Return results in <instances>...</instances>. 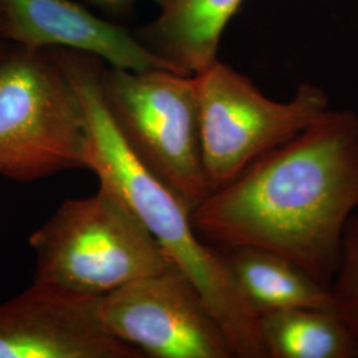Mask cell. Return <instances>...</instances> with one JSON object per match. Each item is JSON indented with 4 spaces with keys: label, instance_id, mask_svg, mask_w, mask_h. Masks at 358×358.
<instances>
[{
    "label": "cell",
    "instance_id": "6da1fadb",
    "mask_svg": "<svg viewBox=\"0 0 358 358\" xmlns=\"http://www.w3.org/2000/svg\"><path fill=\"white\" fill-rule=\"evenodd\" d=\"M357 210L358 115L329 109L211 192L192 217L207 243L275 251L329 288Z\"/></svg>",
    "mask_w": 358,
    "mask_h": 358
},
{
    "label": "cell",
    "instance_id": "7a4b0ae2",
    "mask_svg": "<svg viewBox=\"0 0 358 358\" xmlns=\"http://www.w3.org/2000/svg\"><path fill=\"white\" fill-rule=\"evenodd\" d=\"M52 50L85 112V169L127 203L169 260L194 284L226 334L234 357H267L260 317L244 299L222 250L210 247L198 235L187 206L142 165L120 134L100 90L99 78L105 63L88 53Z\"/></svg>",
    "mask_w": 358,
    "mask_h": 358
},
{
    "label": "cell",
    "instance_id": "3957f363",
    "mask_svg": "<svg viewBox=\"0 0 358 358\" xmlns=\"http://www.w3.org/2000/svg\"><path fill=\"white\" fill-rule=\"evenodd\" d=\"M29 245L34 282L85 297H103L173 266L127 203L101 185L93 195L63 202Z\"/></svg>",
    "mask_w": 358,
    "mask_h": 358
},
{
    "label": "cell",
    "instance_id": "277c9868",
    "mask_svg": "<svg viewBox=\"0 0 358 358\" xmlns=\"http://www.w3.org/2000/svg\"><path fill=\"white\" fill-rule=\"evenodd\" d=\"M83 103L52 48L10 44L0 59V176L34 182L85 169Z\"/></svg>",
    "mask_w": 358,
    "mask_h": 358
},
{
    "label": "cell",
    "instance_id": "5b68a950",
    "mask_svg": "<svg viewBox=\"0 0 358 358\" xmlns=\"http://www.w3.org/2000/svg\"><path fill=\"white\" fill-rule=\"evenodd\" d=\"M99 81L105 105L131 153L192 214L213 192L203 165L195 77L103 64Z\"/></svg>",
    "mask_w": 358,
    "mask_h": 358
},
{
    "label": "cell",
    "instance_id": "8992f818",
    "mask_svg": "<svg viewBox=\"0 0 358 358\" xmlns=\"http://www.w3.org/2000/svg\"><path fill=\"white\" fill-rule=\"evenodd\" d=\"M194 77L203 165L213 192L329 110V99L317 85L303 83L291 100L275 101L219 59Z\"/></svg>",
    "mask_w": 358,
    "mask_h": 358
},
{
    "label": "cell",
    "instance_id": "52a82bcc",
    "mask_svg": "<svg viewBox=\"0 0 358 358\" xmlns=\"http://www.w3.org/2000/svg\"><path fill=\"white\" fill-rule=\"evenodd\" d=\"M99 317L143 357L234 358L203 297L174 264L99 299Z\"/></svg>",
    "mask_w": 358,
    "mask_h": 358
},
{
    "label": "cell",
    "instance_id": "ba28073f",
    "mask_svg": "<svg viewBox=\"0 0 358 358\" xmlns=\"http://www.w3.org/2000/svg\"><path fill=\"white\" fill-rule=\"evenodd\" d=\"M99 299L32 282L0 304V358H143L105 329Z\"/></svg>",
    "mask_w": 358,
    "mask_h": 358
},
{
    "label": "cell",
    "instance_id": "9c48e42d",
    "mask_svg": "<svg viewBox=\"0 0 358 358\" xmlns=\"http://www.w3.org/2000/svg\"><path fill=\"white\" fill-rule=\"evenodd\" d=\"M0 13L1 38L11 44L83 52L120 69L180 73L148 50L133 31L90 13L73 0H0Z\"/></svg>",
    "mask_w": 358,
    "mask_h": 358
},
{
    "label": "cell",
    "instance_id": "30bf717a",
    "mask_svg": "<svg viewBox=\"0 0 358 358\" xmlns=\"http://www.w3.org/2000/svg\"><path fill=\"white\" fill-rule=\"evenodd\" d=\"M243 1L165 0L153 20L133 32L148 50L194 76L217 62L223 32Z\"/></svg>",
    "mask_w": 358,
    "mask_h": 358
},
{
    "label": "cell",
    "instance_id": "8fae6325",
    "mask_svg": "<svg viewBox=\"0 0 358 358\" xmlns=\"http://www.w3.org/2000/svg\"><path fill=\"white\" fill-rule=\"evenodd\" d=\"M220 250L244 299L259 317L292 308L333 309L329 288L291 259L257 247Z\"/></svg>",
    "mask_w": 358,
    "mask_h": 358
},
{
    "label": "cell",
    "instance_id": "7c38bea8",
    "mask_svg": "<svg viewBox=\"0 0 358 358\" xmlns=\"http://www.w3.org/2000/svg\"><path fill=\"white\" fill-rule=\"evenodd\" d=\"M267 358H357L358 338L333 309L292 308L260 315Z\"/></svg>",
    "mask_w": 358,
    "mask_h": 358
},
{
    "label": "cell",
    "instance_id": "4fadbf2b",
    "mask_svg": "<svg viewBox=\"0 0 358 358\" xmlns=\"http://www.w3.org/2000/svg\"><path fill=\"white\" fill-rule=\"evenodd\" d=\"M329 291L333 310L358 338V210L346 223L341 259Z\"/></svg>",
    "mask_w": 358,
    "mask_h": 358
},
{
    "label": "cell",
    "instance_id": "5bb4252c",
    "mask_svg": "<svg viewBox=\"0 0 358 358\" xmlns=\"http://www.w3.org/2000/svg\"><path fill=\"white\" fill-rule=\"evenodd\" d=\"M90 3L97 7L108 17H112L113 22H122L130 19L134 13L137 4L141 1H150L159 7L165 0H90Z\"/></svg>",
    "mask_w": 358,
    "mask_h": 358
},
{
    "label": "cell",
    "instance_id": "9a60e30c",
    "mask_svg": "<svg viewBox=\"0 0 358 358\" xmlns=\"http://www.w3.org/2000/svg\"><path fill=\"white\" fill-rule=\"evenodd\" d=\"M10 44H11V43H8V41L0 38V59L7 53L8 48H10Z\"/></svg>",
    "mask_w": 358,
    "mask_h": 358
},
{
    "label": "cell",
    "instance_id": "2e32d148",
    "mask_svg": "<svg viewBox=\"0 0 358 358\" xmlns=\"http://www.w3.org/2000/svg\"><path fill=\"white\" fill-rule=\"evenodd\" d=\"M1 27H3V20H1V13H0V38H1Z\"/></svg>",
    "mask_w": 358,
    "mask_h": 358
}]
</instances>
